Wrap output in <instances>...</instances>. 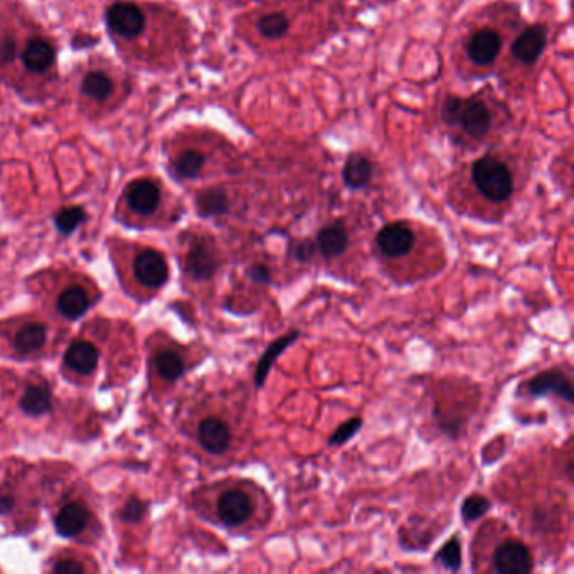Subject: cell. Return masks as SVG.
I'll list each match as a JSON object with an SVG mask.
<instances>
[{
    "label": "cell",
    "instance_id": "6da1fadb",
    "mask_svg": "<svg viewBox=\"0 0 574 574\" xmlns=\"http://www.w3.org/2000/svg\"><path fill=\"white\" fill-rule=\"evenodd\" d=\"M472 179L480 194L492 201L504 203L514 191L511 171L494 157H482L472 167Z\"/></svg>",
    "mask_w": 574,
    "mask_h": 574
},
{
    "label": "cell",
    "instance_id": "7a4b0ae2",
    "mask_svg": "<svg viewBox=\"0 0 574 574\" xmlns=\"http://www.w3.org/2000/svg\"><path fill=\"white\" fill-rule=\"evenodd\" d=\"M107 24L113 34L124 39H135L144 32L145 14L135 4L116 2L107 11Z\"/></svg>",
    "mask_w": 574,
    "mask_h": 574
},
{
    "label": "cell",
    "instance_id": "3957f363",
    "mask_svg": "<svg viewBox=\"0 0 574 574\" xmlns=\"http://www.w3.org/2000/svg\"><path fill=\"white\" fill-rule=\"evenodd\" d=\"M495 571L500 574H527L532 571V556L521 541L502 543L494 553Z\"/></svg>",
    "mask_w": 574,
    "mask_h": 574
},
{
    "label": "cell",
    "instance_id": "277c9868",
    "mask_svg": "<svg viewBox=\"0 0 574 574\" xmlns=\"http://www.w3.org/2000/svg\"><path fill=\"white\" fill-rule=\"evenodd\" d=\"M133 272L140 283L145 287L159 288L169 278V267L165 258L155 250H142L135 256Z\"/></svg>",
    "mask_w": 574,
    "mask_h": 574
},
{
    "label": "cell",
    "instance_id": "5b68a950",
    "mask_svg": "<svg viewBox=\"0 0 574 574\" xmlns=\"http://www.w3.org/2000/svg\"><path fill=\"white\" fill-rule=\"evenodd\" d=\"M376 243L383 255L389 258L406 256L415 246V235L411 227L404 223L386 224L378 233Z\"/></svg>",
    "mask_w": 574,
    "mask_h": 574
},
{
    "label": "cell",
    "instance_id": "8992f818",
    "mask_svg": "<svg viewBox=\"0 0 574 574\" xmlns=\"http://www.w3.org/2000/svg\"><path fill=\"white\" fill-rule=\"evenodd\" d=\"M527 391L529 395L541 398L546 395H556L561 399H564L566 403H573L574 391L573 384L564 376V372L561 371H544L541 374H538L536 378H532L527 383Z\"/></svg>",
    "mask_w": 574,
    "mask_h": 574
},
{
    "label": "cell",
    "instance_id": "52a82bcc",
    "mask_svg": "<svg viewBox=\"0 0 574 574\" xmlns=\"http://www.w3.org/2000/svg\"><path fill=\"white\" fill-rule=\"evenodd\" d=\"M457 124L462 125L463 132L468 137L483 139L492 127V116L485 103H482L477 98H472V100H463Z\"/></svg>",
    "mask_w": 574,
    "mask_h": 574
},
{
    "label": "cell",
    "instance_id": "ba28073f",
    "mask_svg": "<svg viewBox=\"0 0 574 574\" xmlns=\"http://www.w3.org/2000/svg\"><path fill=\"white\" fill-rule=\"evenodd\" d=\"M251 511L253 507L250 497L236 489L226 490L218 500V515L226 526H240L250 519Z\"/></svg>",
    "mask_w": 574,
    "mask_h": 574
},
{
    "label": "cell",
    "instance_id": "9c48e42d",
    "mask_svg": "<svg viewBox=\"0 0 574 574\" xmlns=\"http://www.w3.org/2000/svg\"><path fill=\"white\" fill-rule=\"evenodd\" d=\"M546 44H547V32L543 26H530L512 44V54L521 63L530 66L538 63V60L541 58L546 49Z\"/></svg>",
    "mask_w": 574,
    "mask_h": 574
},
{
    "label": "cell",
    "instance_id": "30bf717a",
    "mask_svg": "<svg viewBox=\"0 0 574 574\" xmlns=\"http://www.w3.org/2000/svg\"><path fill=\"white\" fill-rule=\"evenodd\" d=\"M125 197H127L128 206L137 214L148 216L159 208V186L150 179H139L128 186Z\"/></svg>",
    "mask_w": 574,
    "mask_h": 574
},
{
    "label": "cell",
    "instance_id": "8fae6325",
    "mask_svg": "<svg viewBox=\"0 0 574 574\" xmlns=\"http://www.w3.org/2000/svg\"><path fill=\"white\" fill-rule=\"evenodd\" d=\"M197 436L203 448L212 455H221L231 443V431L223 419L216 416H209L204 421H201Z\"/></svg>",
    "mask_w": 574,
    "mask_h": 574
},
{
    "label": "cell",
    "instance_id": "7c38bea8",
    "mask_svg": "<svg viewBox=\"0 0 574 574\" xmlns=\"http://www.w3.org/2000/svg\"><path fill=\"white\" fill-rule=\"evenodd\" d=\"M502 49V39L498 32L485 29L479 31L468 43V58L479 66H489L494 63Z\"/></svg>",
    "mask_w": 574,
    "mask_h": 574
},
{
    "label": "cell",
    "instance_id": "4fadbf2b",
    "mask_svg": "<svg viewBox=\"0 0 574 574\" xmlns=\"http://www.w3.org/2000/svg\"><path fill=\"white\" fill-rule=\"evenodd\" d=\"M88 521H90L88 507L81 502H69L56 515L54 526L58 534H61L63 538H75L86 527Z\"/></svg>",
    "mask_w": 574,
    "mask_h": 574
},
{
    "label": "cell",
    "instance_id": "5bb4252c",
    "mask_svg": "<svg viewBox=\"0 0 574 574\" xmlns=\"http://www.w3.org/2000/svg\"><path fill=\"white\" fill-rule=\"evenodd\" d=\"M56 60V51L48 39L34 37L22 51V63L31 73H43L49 69Z\"/></svg>",
    "mask_w": 574,
    "mask_h": 574
},
{
    "label": "cell",
    "instance_id": "9a60e30c",
    "mask_svg": "<svg viewBox=\"0 0 574 574\" xmlns=\"http://www.w3.org/2000/svg\"><path fill=\"white\" fill-rule=\"evenodd\" d=\"M218 268L216 255L208 243H194L187 255V272L195 280H209Z\"/></svg>",
    "mask_w": 574,
    "mask_h": 574
},
{
    "label": "cell",
    "instance_id": "2e32d148",
    "mask_svg": "<svg viewBox=\"0 0 574 574\" xmlns=\"http://www.w3.org/2000/svg\"><path fill=\"white\" fill-rule=\"evenodd\" d=\"M315 246L320 255L325 258H337L344 255L349 246V235L342 223H334L323 227L317 236Z\"/></svg>",
    "mask_w": 574,
    "mask_h": 574
},
{
    "label": "cell",
    "instance_id": "e0dca14e",
    "mask_svg": "<svg viewBox=\"0 0 574 574\" xmlns=\"http://www.w3.org/2000/svg\"><path fill=\"white\" fill-rule=\"evenodd\" d=\"M299 337H300V332H299V331H291L290 334L283 335V337L276 339L275 342H272V344L268 346V349L263 352V355L259 357V363H258V366H256L255 384L258 389H261V387L265 386V381H267V378H268V372H270V369H272L273 364H275V361H276L283 352L287 351L288 347H290V346H291Z\"/></svg>",
    "mask_w": 574,
    "mask_h": 574
},
{
    "label": "cell",
    "instance_id": "ac0fdd59",
    "mask_svg": "<svg viewBox=\"0 0 574 574\" xmlns=\"http://www.w3.org/2000/svg\"><path fill=\"white\" fill-rule=\"evenodd\" d=\"M64 361L69 369L80 374H90L98 364V351L88 340H75L64 354Z\"/></svg>",
    "mask_w": 574,
    "mask_h": 574
},
{
    "label": "cell",
    "instance_id": "d6986e66",
    "mask_svg": "<svg viewBox=\"0 0 574 574\" xmlns=\"http://www.w3.org/2000/svg\"><path fill=\"white\" fill-rule=\"evenodd\" d=\"M90 295L80 285L66 288L58 297V310L66 319H78L90 308Z\"/></svg>",
    "mask_w": 574,
    "mask_h": 574
},
{
    "label": "cell",
    "instance_id": "ffe728a7",
    "mask_svg": "<svg viewBox=\"0 0 574 574\" xmlns=\"http://www.w3.org/2000/svg\"><path fill=\"white\" fill-rule=\"evenodd\" d=\"M48 339V331L39 322H29L17 331L14 337V347L20 354H31L39 351Z\"/></svg>",
    "mask_w": 574,
    "mask_h": 574
},
{
    "label": "cell",
    "instance_id": "44dd1931",
    "mask_svg": "<svg viewBox=\"0 0 574 574\" xmlns=\"http://www.w3.org/2000/svg\"><path fill=\"white\" fill-rule=\"evenodd\" d=\"M371 177H372V165L364 155L354 154L347 159L342 171V179L347 187L363 189L371 182Z\"/></svg>",
    "mask_w": 574,
    "mask_h": 574
},
{
    "label": "cell",
    "instance_id": "7402d4cb",
    "mask_svg": "<svg viewBox=\"0 0 574 574\" xmlns=\"http://www.w3.org/2000/svg\"><path fill=\"white\" fill-rule=\"evenodd\" d=\"M20 406L28 415L39 416L48 413L52 406V398H51L48 386L46 384L29 386L22 395Z\"/></svg>",
    "mask_w": 574,
    "mask_h": 574
},
{
    "label": "cell",
    "instance_id": "603a6c76",
    "mask_svg": "<svg viewBox=\"0 0 574 574\" xmlns=\"http://www.w3.org/2000/svg\"><path fill=\"white\" fill-rule=\"evenodd\" d=\"M195 206H197L201 216L216 218V216H221V214L227 212L229 203H227V195L223 189L211 187V189H204L197 194Z\"/></svg>",
    "mask_w": 574,
    "mask_h": 574
},
{
    "label": "cell",
    "instance_id": "cb8c5ba5",
    "mask_svg": "<svg viewBox=\"0 0 574 574\" xmlns=\"http://www.w3.org/2000/svg\"><path fill=\"white\" fill-rule=\"evenodd\" d=\"M113 90H115V84L112 78L103 71L88 73L81 81V92L98 103L107 101L113 95Z\"/></svg>",
    "mask_w": 574,
    "mask_h": 574
},
{
    "label": "cell",
    "instance_id": "d4e9b609",
    "mask_svg": "<svg viewBox=\"0 0 574 574\" xmlns=\"http://www.w3.org/2000/svg\"><path fill=\"white\" fill-rule=\"evenodd\" d=\"M206 157L199 150H186L182 152L176 162H174V171L180 179H194L199 176V172L204 167Z\"/></svg>",
    "mask_w": 574,
    "mask_h": 574
},
{
    "label": "cell",
    "instance_id": "484cf974",
    "mask_svg": "<svg viewBox=\"0 0 574 574\" xmlns=\"http://www.w3.org/2000/svg\"><path fill=\"white\" fill-rule=\"evenodd\" d=\"M155 369L165 381H177L184 374V363L176 352L160 351L155 355Z\"/></svg>",
    "mask_w": 574,
    "mask_h": 574
},
{
    "label": "cell",
    "instance_id": "4316f807",
    "mask_svg": "<svg viewBox=\"0 0 574 574\" xmlns=\"http://www.w3.org/2000/svg\"><path fill=\"white\" fill-rule=\"evenodd\" d=\"M434 561L440 562L443 568L458 571L462 568V544L458 538H451L450 541L443 544V547L436 553Z\"/></svg>",
    "mask_w": 574,
    "mask_h": 574
},
{
    "label": "cell",
    "instance_id": "83f0119b",
    "mask_svg": "<svg viewBox=\"0 0 574 574\" xmlns=\"http://www.w3.org/2000/svg\"><path fill=\"white\" fill-rule=\"evenodd\" d=\"M288 28H290V22H288L287 16H283L280 12L267 14L258 20V29L268 39L283 37L288 32Z\"/></svg>",
    "mask_w": 574,
    "mask_h": 574
},
{
    "label": "cell",
    "instance_id": "f1b7e54d",
    "mask_svg": "<svg viewBox=\"0 0 574 574\" xmlns=\"http://www.w3.org/2000/svg\"><path fill=\"white\" fill-rule=\"evenodd\" d=\"M490 500L483 495L474 494L466 497L462 504V519L463 522H475L480 517H483L487 512L490 511Z\"/></svg>",
    "mask_w": 574,
    "mask_h": 574
},
{
    "label": "cell",
    "instance_id": "f546056e",
    "mask_svg": "<svg viewBox=\"0 0 574 574\" xmlns=\"http://www.w3.org/2000/svg\"><path fill=\"white\" fill-rule=\"evenodd\" d=\"M86 219V212L80 206L64 208L56 214V226L63 235H71L83 221Z\"/></svg>",
    "mask_w": 574,
    "mask_h": 574
},
{
    "label": "cell",
    "instance_id": "4dcf8cb0",
    "mask_svg": "<svg viewBox=\"0 0 574 574\" xmlns=\"http://www.w3.org/2000/svg\"><path fill=\"white\" fill-rule=\"evenodd\" d=\"M363 427V419L361 418H351L349 421L342 423L337 430L332 433V436L329 438V445L331 447H340L344 443H347L352 436H355Z\"/></svg>",
    "mask_w": 574,
    "mask_h": 574
},
{
    "label": "cell",
    "instance_id": "1f68e13d",
    "mask_svg": "<svg viewBox=\"0 0 574 574\" xmlns=\"http://www.w3.org/2000/svg\"><path fill=\"white\" fill-rule=\"evenodd\" d=\"M145 512H147V506H145L144 502L140 498H137V497H132L125 504V507H124L122 517L128 522H137V521H140L144 517Z\"/></svg>",
    "mask_w": 574,
    "mask_h": 574
},
{
    "label": "cell",
    "instance_id": "d6a6232c",
    "mask_svg": "<svg viewBox=\"0 0 574 574\" xmlns=\"http://www.w3.org/2000/svg\"><path fill=\"white\" fill-rule=\"evenodd\" d=\"M462 98H448L443 105V110H442V116L443 120L447 122L448 125H457V120H458V113H460V108H462Z\"/></svg>",
    "mask_w": 574,
    "mask_h": 574
},
{
    "label": "cell",
    "instance_id": "836d02e7",
    "mask_svg": "<svg viewBox=\"0 0 574 574\" xmlns=\"http://www.w3.org/2000/svg\"><path fill=\"white\" fill-rule=\"evenodd\" d=\"M246 275L251 282H255L258 285H268L272 282V273L267 265H261V263H256L251 268H248Z\"/></svg>",
    "mask_w": 574,
    "mask_h": 574
},
{
    "label": "cell",
    "instance_id": "e575fe53",
    "mask_svg": "<svg viewBox=\"0 0 574 574\" xmlns=\"http://www.w3.org/2000/svg\"><path fill=\"white\" fill-rule=\"evenodd\" d=\"M56 573H81L84 571V566L76 559H61L52 568Z\"/></svg>",
    "mask_w": 574,
    "mask_h": 574
},
{
    "label": "cell",
    "instance_id": "d590c367",
    "mask_svg": "<svg viewBox=\"0 0 574 574\" xmlns=\"http://www.w3.org/2000/svg\"><path fill=\"white\" fill-rule=\"evenodd\" d=\"M315 250H317V246H315L312 241H302V243H299V244L295 246L293 255H295L297 259L305 261V259H310V258L314 256Z\"/></svg>",
    "mask_w": 574,
    "mask_h": 574
},
{
    "label": "cell",
    "instance_id": "8d00e7d4",
    "mask_svg": "<svg viewBox=\"0 0 574 574\" xmlns=\"http://www.w3.org/2000/svg\"><path fill=\"white\" fill-rule=\"evenodd\" d=\"M17 44L12 39H5L0 44V61L2 63H12L16 60Z\"/></svg>",
    "mask_w": 574,
    "mask_h": 574
},
{
    "label": "cell",
    "instance_id": "74e56055",
    "mask_svg": "<svg viewBox=\"0 0 574 574\" xmlns=\"http://www.w3.org/2000/svg\"><path fill=\"white\" fill-rule=\"evenodd\" d=\"M14 511V498L9 495L0 497V515H9Z\"/></svg>",
    "mask_w": 574,
    "mask_h": 574
}]
</instances>
